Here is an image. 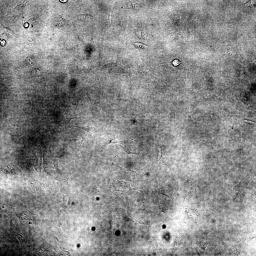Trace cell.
Here are the masks:
<instances>
[{
    "label": "cell",
    "instance_id": "cell-9",
    "mask_svg": "<svg viewBox=\"0 0 256 256\" xmlns=\"http://www.w3.org/2000/svg\"><path fill=\"white\" fill-rule=\"evenodd\" d=\"M80 114L76 115L59 116L58 118V122L65 121L69 122L72 119H79V116Z\"/></svg>",
    "mask_w": 256,
    "mask_h": 256
},
{
    "label": "cell",
    "instance_id": "cell-21",
    "mask_svg": "<svg viewBox=\"0 0 256 256\" xmlns=\"http://www.w3.org/2000/svg\"><path fill=\"white\" fill-rule=\"evenodd\" d=\"M24 18V17H23V18Z\"/></svg>",
    "mask_w": 256,
    "mask_h": 256
},
{
    "label": "cell",
    "instance_id": "cell-19",
    "mask_svg": "<svg viewBox=\"0 0 256 256\" xmlns=\"http://www.w3.org/2000/svg\"><path fill=\"white\" fill-rule=\"evenodd\" d=\"M67 1V0H60V1H61L62 2H66Z\"/></svg>",
    "mask_w": 256,
    "mask_h": 256
},
{
    "label": "cell",
    "instance_id": "cell-5",
    "mask_svg": "<svg viewBox=\"0 0 256 256\" xmlns=\"http://www.w3.org/2000/svg\"><path fill=\"white\" fill-rule=\"evenodd\" d=\"M74 127L79 128L90 133L91 128L90 124L86 120H83L74 121L66 128Z\"/></svg>",
    "mask_w": 256,
    "mask_h": 256
},
{
    "label": "cell",
    "instance_id": "cell-6",
    "mask_svg": "<svg viewBox=\"0 0 256 256\" xmlns=\"http://www.w3.org/2000/svg\"><path fill=\"white\" fill-rule=\"evenodd\" d=\"M135 145L122 144L120 145L124 151L128 154H133L140 156H142V150L140 148L136 147Z\"/></svg>",
    "mask_w": 256,
    "mask_h": 256
},
{
    "label": "cell",
    "instance_id": "cell-17",
    "mask_svg": "<svg viewBox=\"0 0 256 256\" xmlns=\"http://www.w3.org/2000/svg\"><path fill=\"white\" fill-rule=\"evenodd\" d=\"M152 238L153 240L154 245L155 247H157L158 246V245L157 243L156 238L153 236L152 237Z\"/></svg>",
    "mask_w": 256,
    "mask_h": 256
},
{
    "label": "cell",
    "instance_id": "cell-12",
    "mask_svg": "<svg viewBox=\"0 0 256 256\" xmlns=\"http://www.w3.org/2000/svg\"><path fill=\"white\" fill-rule=\"evenodd\" d=\"M122 142L119 140L118 138L115 137H112L108 138L105 143V147L107 146L110 143H116Z\"/></svg>",
    "mask_w": 256,
    "mask_h": 256
},
{
    "label": "cell",
    "instance_id": "cell-13",
    "mask_svg": "<svg viewBox=\"0 0 256 256\" xmlns=\"http://www.w3.org/2000/svg\"><path fill=\"white\" fill-rule=\"evenodd\" d=\"M183 58L182 57L181 62L179 61L178 59H176L173 60L172 62L170 63V64H172L173 65L175 66H177L181 63L183 64L182 62Z\"/></svg>",
    "mask_w": 256,
    "mask_h": 256
},
{
    "label": "cell",
    "instance_id": "cell-18",
    "mask_svg": "<svg viewBox=\"0 0 256 256\" xmlns=\"http://www.w3.org/2000/svg\"><path fill=\"white\" fill-rule=\"evenodd\" d=\"M245 121L250 123L253 124L255 122L251 120H245Z\"/></svg>",
    "mask_w": 256,
    "mask_h": 256
},
{
    "label": "cell",
    "instance_id": "cell-3",
    "mask_svg": "<svg viewBox=\"0 0 256 256\" xmlns=\"http://www.w3.org/2000/svg\"><path fill=\"white\" fill-rule=\"evenodd\" d=\"M114 188L115 190L123 192H127L131 190H137V187L133 188L130 186L128 182L120 181L117 179L116 181L112 183Z\"/></svg>",
    "mask_w": 256,
    "mask_h": 256
},
{
    "label": "cell",
    "instance_id": "cell-15",
    "mask_svg": "<svg viewBox=\"0 0 256 256\" xmlns=\"http://www.w3.org/2000/svg\"><path fill=\"white\" fill-rule=\"evenodd\" d=\"M158 157L157 160H159L161 158L162 155V151L160 146H159L158 150Z\"/></svg>",
    "mask_w": 256,
    "mask_h": 256
},
{
    "label": "cell",
    "instance_id": "cell-1",
    "mask_svg": "<svg viewBox=\"0 0 256 256\" xmlns=\"http://www.w3.org/2000/svg\"><path fill=\"white\" fill-rule=\"evenodd\" d=\"M112 169L114 171L118 172L121 178L130 181H134L137 177L142 174H138L136 171H134L123 168L114 162H111Z\"/></svg>",
    "mask_w": 256,
    "mask_h": 256
},
{
    "label": "cell",
    "instance_id": "cell-11",
    "mask_svg": "<svg viewBox=\"0 0 256 256\" xmlns=\"http://www.w3.org/2000/svg\"><path fill=\"white\" fill-rule=\"evenodd\" d=\"M242 191L237 192L236 197L234 200V201L238 202L241 206L242 205V201L245 195L244 192L242 193Z\"/></svg>",
    "mask_w": 256,
    "mask_h": 256
},
{
    "label": "cell",
    "instance_id": "cell-4",
    "mask_svg": "<svg viewBox=\"0 0 256 256\" xmlns=\"http://www.w3.org/2000/svg\"><path fill=\"white\" fill-rule=\"evenodd\" d=\"M237 191L234 188L229 186L226 187L223 196L220 199V201L224 204L227 201H234L237 193Z\"/></svg>",
    "mask_w": 256,
    "mask_h": 256
},
{
    "label": "cell",
    "instance_id": "cell-8",
    "mask_svg": "<svg viewBox=\"0 0 256 256\" xmlns=\"http://www.w3.org/2000/svg\"><path fill=\"white\" fill-rule=\"evenodd\" d=\"M75 145L79 152V150L85 138V136L83 133L75 134L73 137Z\"/></svg>",
    "mask_w": 256,
    "mask_h": 256
},
{
    "label": "cell",
    "instance_id": "cell-10",
    "mask_svg": "<svg viewBox=\"0 0 256 256\" xmlns=\"http://www.w3.org/2000/svg\"><path fill=\"white\" fill-rule=\"evenodd\" d=\"M191 159L186 148L185 147H183L182 153L179 160L181 161L185 162Z\"/></svg>",
    "mask_w": 256,
    "mask_h": 256
},
{
    "label": "cell",
    "instance_id": "cell-16",
    "mask_svg": "<svg viewBox=\"0 0 256 256\" xmlns=\"http://www.w3.org/2000/svg\"><path fill=\"white\" fill-rule=\"evenodd\" d=\"M40 71L37 69H35L34 71H33L32 72V74L33 75H34L35 76H37L39 75L40 74Z\"/></svg>",
    "mask_w": 256,
    "mask_h": 256
},
{
    "label": "cell",
    "instance_id": "cell-14",
    "mask_svg": "<svg viewBox=\"0 0 256 256\" xmlns=\"http://www.w3.org/2000/svg\"><path fill=\"white\" fill-rule=\"evenodd\" d=\"M134 45L139 49H142L146 47V46L145 45L136 42L134 43Z\"/></svg>",
    "mask_w": 256,
    "mask_h": 256
},
{
    "label": "cell",
    "instance_id": "cell-20",
    "mask_svg": "<svg viewBox=\"0 0 256 256\" xmlns=\"http://www.w3.org/2000/svg\"><path fill=\"white\" fill-rule=\"evenodd\" d=\"M24 26L25 27H27L28 26V23H26L25 24Z\"/></svg>",
    "mask_w": 256,
    "mask_h": 256
},
{
    "label": "cell",
    "instance_id": "cell-2",
    "mask_svg": "<svg viewBox=\"0 0 256 256\" xmlns=\"http://www.w3.org/2000/svg\"><path fill=\"white\" fill-rule=\"evenodd\" d=\"M141 192L142 194V197L139 206L138 213V215H143L144 212L146 209L152 205V200L143 190Z\"/></svg>",
    "mask_w": 256,
    "mask_h": 256
},
{
    "label": "cell",
    "instance_id": "cell-7",
    "mask_svg": "<svg viewBox=\"0 0 256 256\" xmlns=\"http://www.w3.org/2000/svg\"><path fill=\"white\" fill-rule=\"evenodd\" d=\"M251 178H244L241 180L240 182L234 188L236 191L238 192H242L248 186Z\"/></svg>",
    "mask_w": 256,
    "mask_h": 256
}]
</instances>
